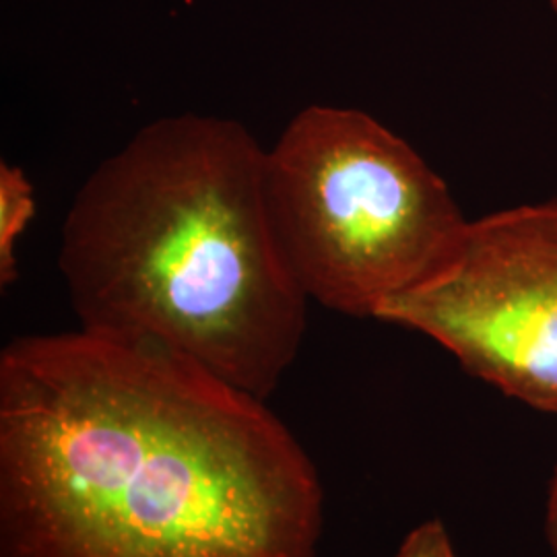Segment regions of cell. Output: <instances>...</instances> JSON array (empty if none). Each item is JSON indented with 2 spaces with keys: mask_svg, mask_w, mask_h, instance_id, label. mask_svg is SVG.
Here are the masks:
<instances>
[{
  "mask_svg": "<svg viewBox=\"0 0 557 557\" xmlns=\"http://www.w3.org/2000/svg\"><path fill=\"white\" fill-rule=\"evenodd\" d=\"M319 469L267 400L77 329L0 354V557H317Z\"/></svg>",
  "mask_w": 557,
  "mask_h": 557,
  "instance_id": "1",
  "label": "cell"
},
{
  "mask_svg": "<svg viewBox=\"0 0 557 557\" xmlns=\"http://www.w3.org/2000/svg\"><path fill=\"white\" fill-rule=\"evenodd\" d=\"M547 537L557 557V467L554 483H552V494H549V506H547Z\"/></svg>",
  "mask_w": 557,
  "mask_h": 557,
  "instance_id": "7",
  "label": "cell"
},
{
  "mask_svg": "<svg viewBox=\"0 0 557 557\" xmlns=\"http://www.w3.org/2000/svg\"><path fill=\"white\" fill-rule=\"evenodd\" d=\"M264 158L236 120L180 114L101 161L60 234L79 329L271 397L298 358L310 299L271 225Z\"/></svg>",
  "mask_w": 557,
  "mask_h": 557,
  "instance_id": "2",
  "label": "cell"
},
{
  "mask_svg": "<svg viewBox=\"0 0 557 557\" xmlns=\"http://www.w3.org/2000/svg\"><path fill=\"white\" fill-rule=\"evenodd\" d=\"M395 557H457V554L446 527L440 520H430L407 535Z\"/></svg>",
  "mask_w": 557,
  "mask_h": 557,
  "instance_id": "6",
  "label": "cell"
},
{
  "mask_svg": "<svg viewBox=\"0 0 557 557\" xmlns=\"http://www.w3.org/2000/svg\"><path fill=\"white\" fill-rule=\"evenodd\" d=\"M281 255L308 299L376 319L457 257L469 221L405 139L356 108L308 106L264 158Z\"/></svg>",
  "mask_w": 557,
  "mask_h": 557,
  "instance_id": "3",
  "label": "cell"
},
{
  "mask_svg": "<svg viewBox=\"0 0 557 557\" xmlns=\"http://www.w3.org/2000/svg\"><path fill=\"white\" fill-rule=\"evenodd\" d=\"M36 211L34 186L25 172L7 161L0 163V285L17 278L15 244Z\"/></svg>",
  "mask_w": 557,
  "mask_h": 557,
  "instance_id": "5",
  "label": "cell"
},
{
  "mask_svg": "<svg viewBox=\"0 0 557 557\" xmlns=\"http://www.w3.org/2000/svg\"><path fill=\"white\" fill-rule=\"evenodd\" d=\"M376 320L434 338L469 374L557 413V205L469 221L450 264Z\"/></svg>",
  "mask_w": 557,
  "mask_h": 557,
  "instance_id": "4",
  "label": "cell"
},
{
  "mask_svg": "<svg viewBox=\"0 0 557 557\" xmlns=\"http://www.w3.org/2000/svg\"><path fill=\"white\" fill-rule=\"evenodd\" d=\"M552 2V9H554V13L557 15V0H549Z\"/></svg>",
  "mask_w": 557,
  "mask_h": 557,
  "instance_id": "8",
  "label": "cell"
}]
</instances>
